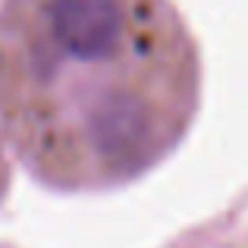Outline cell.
I'll use <instances>...</instances> for the list:
<instances>
[{"label":"cell","mask_w":248,"mask_h":248,"mask_svg":"<svg viewBox=\"0 0 248 248\" xmlns=\"http://www.w3.org/2000/svg\"><path fill=\"white\" fill-rule=\"evenodd\" d=\"M198 107V41L173 0H0V129L47 188L139 179Z\"/></svg>","instance_id":"1"},{"label":"cell","mask_w":248,"mask_h":248,"mask_svg":"<svg viewBox=\"0 0 248 248\" xmlns=\"http://www.w3.org/2000/svg\"><path fill=\"white\" fill-rule=\"evenodd\" d=\"M6 188H10V164H6L3 148H0V201L6 198Z\"/></svg>","instance_id":"2"}]
</instances>
